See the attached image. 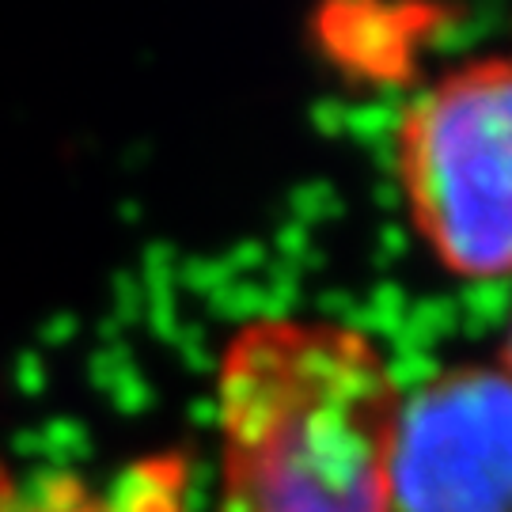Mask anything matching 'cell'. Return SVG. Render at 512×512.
Instances as JSON below:
<instances>
[{"instance_id":"6da1fadb","label":"cell","mask_w":512,"mask_h":512,"mask_svg":"<svg viewBox=\"0 0 512 512\" xmlns=\"http://www.w3.org/2000/svg\"><path fill=\"white\" fill-rule=\"evenodd\" d=\"M399 399L361 330L323 319L239 327L217 372V512H391Z\"/></svg>"},{"instance_id":"7a4b0ae2","label":"cell","mask_w":512,"mask_h":512,"mask_svg":"<svg viewBox=\"0 0 512 512\" xmlns=\"http://www.w3.org/2000/svg\"><path fill=\"white\" fill-rule=\"evenodd\" d=\"M414 224L459 277L512 274V57L440 80L399 126Z\"/></svg>"},{"instance_id":"3957f363","label":"cell","mask_w":512,"mask_h":512,"mask_svg":"<svg viewBox=\"0 0 512 512\" xmlns=\"http://www.w3.org/2000/svg\"><path fill=\"white\" fill-rule=\"evenodd\" d=\"M391 512H512V376L456 365L399 399Z\"/></svg>"},{"instance_id":"277c9868","label":"cell","mask_w":512,"mask_h":512,"mask_svg":"<svg viewBox=\"0 0 512 512\" xmlns=\"http://www.w3.org/2000/svg\"><path fill=\"white\" fill-rule=\"evenodd\" d=\"M171 463H156V478L145 482V467L129 475L118 490H95L92 482L76 475L46 478L35 490L12 494L0 512H179V471L167 478Z\"/></svg>"},{"instance_id":"5b68a950","label":"cell","mask_w":512,"mask_h":512,"mask_svg":"<svg viewBox=\"0 0 512 512\" xmlns=\"http://www.w3.org/2000/svg\"><path fill=\"white\" fill-rule=\"evenodd\" d=\"M501 368L512 376V323H509V334H505V365H501Z\"/></svg>"}]
</instances>
